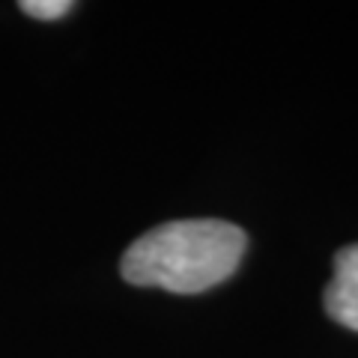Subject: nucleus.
<instances>
[{"mask_svg": "<svg viewBox=\"0 0 358 358\" xmlns=\"http://www.w3.org/2000/svg\"><path fill=\"white\" fill-rule=\"evenodd\" d=\"M326 310L334 322L358 331V245L334 257V275L326 287Z\"/></svg>", "mask_w": 358, "mask_h": 358, "instance_id": "f03ea898", "label": "nucleus"}, {"mask_svg": "<svg viewBox=\"0 0 358 358\" xmlns=\"http://www.w3.org/2000/svg\"><path fill=\"white\" fill-rule=\"evenodd\" d=\"M21 9L33 18L48 21V18H63L72 9V3L69 0H27V3H21Z\"/></svg>", "mask_w": 358, "mask_h": 358, "instance_id": "7ed1b4c3", "label": "nucleus"}, {"mask_svg": "<svg viewBox=\"0 0 358 358\" xmlns=\"http://www.w3.org/2000/svg\"><path fill=\"white\" fill-rule=\"evenodd\" d=\"M245 254V233L230 221H171L150 233L122 257V278L134 287H162L194 296L218 287L236 272Z\"/></svg>", "mask_w": 358, "mask_h": 358, "instance_id": "f257e3e1", "label": "nucleus"}]
</instances>
